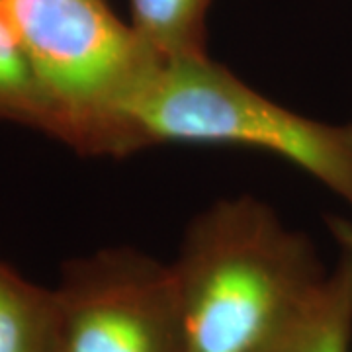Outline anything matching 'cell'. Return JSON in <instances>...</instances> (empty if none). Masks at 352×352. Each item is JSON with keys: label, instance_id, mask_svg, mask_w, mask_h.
<instances>
[{"label": "cell", "instance_id": "2", "mask_svg": "<svg viewBox=\"0 0 352 352\" xmlns=\"http://www.w3.org/2000/svg\"><path fill=\"white\" fill-rule=\"evenodd\" d=\"M120 129L124 153L164 141L274 153L352 208V124H325L292 112L208 55L161 59L127 102Z\"/></svg>", "mask_w": 352, "mask_h": 352}, {"label": "cell", "instance_id": "9", "mask_svg": "<svg viewBox=\"0 0 352 352\" xmlns=\"http://www.w3.org/2000/svg\"><path fill=\"white\" fill-rule=\"evenodd\" d=\"M333 233H335V237L340 243V247L344 249V251H351L352 252V226L351 223H346V221H339V219H335L333 223Z\"/></svg>", "mask_w": 352, "mask_h": 352}, {"label": "cell", "instance_id": "1", "mask_svg": "<svg viewBox=\"0 0 352 352\" xmlns=\"http://www.w3.org/2000/svg\"><path fill=\"white\" fill-rule=\"evenodd\" d=\"M173 272L184 352H263L325 276L311 243L252 198L198 215Z\"/></svg>", "mask_w": 352, "mask_h": 352}, {"label": "cell", "instance_id": "7", "mask_svg": "<svg viewBox=\"0 0 352 352\" xmlns=\"http://www.w3.org/2000/svg\"><path fill=\"white\" fill-rule=\"evenodd\" d=\"M210 0H131L133 30L159 59L198 57Z\"/></svg>", "mask_w": 352, "mask_h": 352}, {"label": "cell", "instance_id": "4", "mask_svg": "<svg viewBox=\"0 0 352 352\" xmlns=\"http://www.w3.org/2000/svg\"><path fill=\"white\" fill-rule=\"evenodd\" d=\"M55 352H184L173 266L131 249L71 266L55 292Z\"/></svg>", "mask_w": 352, "mask_h": 352}, {"label": "cell", "instance_id": "5", "mask_svg": "<svg viewBox=\"0 0 352 352\" xmlns=\"http://www.w3.org/2000/svg\"><path fill=\"white\" fill-rule=\"evenodd\" d=\"M352 252L342 249L325 274L263 352H351Z\"/></svg>", "mask_w": 352, "mask_h": 352}, {"label": "cell", "instance_id": "8", "mask_svg": "<svg viewBox=\"0 0 352 352\" xmlns=\"http://www.w3.org/2000/svg\"><path fill=\"white\" fill-rule=\"evenodd\" d=\"M0 118H10L53 133L50 104L0 0Z\"/></svg>", "mask_w": 352, "mask_h": 352}, {"label": "cell", "instance_id": "6", "mask_svg": "<svg viewBox=\"0 0 352 352\" xmlns=\"http://www.w3.org/2000/svg\"><path fill=\"white\" fill-rule=\"evenodd\" d=\"M57 300L0 264V352H55Z\"/></svg>", "mask_w": 352, "mask_h": 352}, {"label": "cell", "instance_id": "3", "mask_svg": "<svg viewBox=\"0 0 352 352\" xmlns=\"http://www.w3.org/2000/svg\"><path fill=\"white\" fill-rule=\"evenodd\" d=\"M53 133L78 149L124 153L122 112L161 59L104 0H2Z\"/></svg>", "mask_w": 352, "mask_h": 352}]
</instances>
